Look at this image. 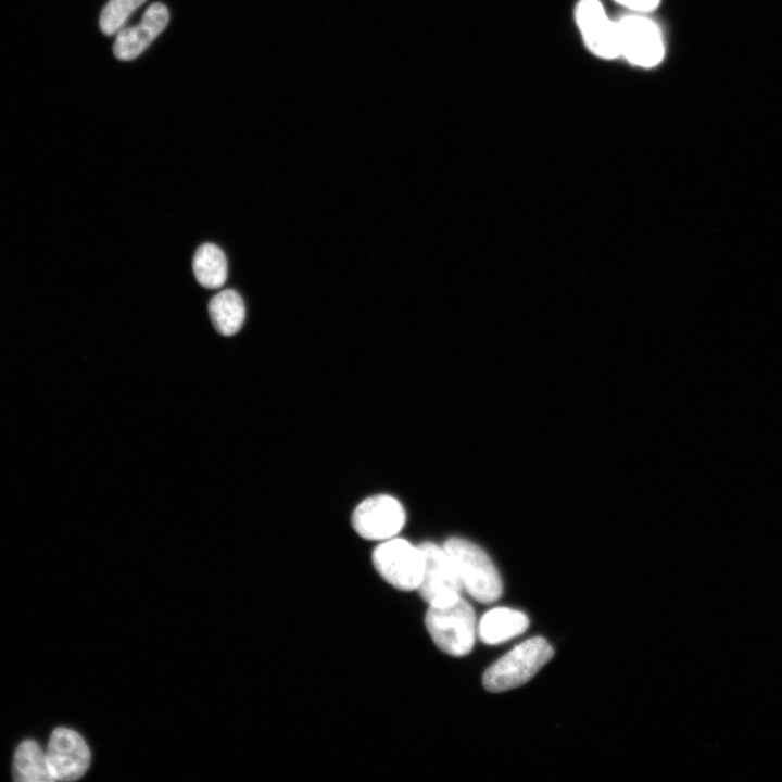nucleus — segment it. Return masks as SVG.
<instances>
[{"label":"nucleus","instance_id":"1","mask_svg":"<svg viewBox=\"0 0 782 782\" xmlns=\"http://www.w3.org/2000/svg\"><path fill=\"white\" fill-rule=\"evenodd\" d=\"M554 649L541 638L528 639L493 663L483 673L490 692H504L528 682L553 657Z\"/></svg>","mask_w":782,"mask_h":782},{"label":"nucleus","instance_id":"2","mask_svg":"<svg viewBox=\"0 0 782 782\" xmlns=\"http://www.w3.org/2000/svg\"><path fill=\"white\" fill-rule=\"evenodd\" d=\"M457 570L463 589L481 603H492L501 597L502 579L488 554L475 543L461 538L445 541Z\"/></svg>","mask_w":782,"mask_h":782},{"label":"nucleus","instance_id":"3","mask_svg":"<svg viewBox=\"0 0 782 782\" xmlns=\"http://www.w3.org/2000/svg\"><path fill=\"white\" fill-rule=\"evenodd\" d=\"M426 628L444 653L461 657L471 652L477 632L471 605L458 597L445 605H429L425 617Z\"/></svg>","mask_w":782,"mask_h":782},{"label":"nucleus","instance_id":"4","mask_svg":"<svg viewBox=\"0 0 782 782\" xmlns=\"http://www.w3.org/2000/svg\"><path fill=\"white\" fill-rule=\"evenodd\" d=\"M373 563L378 573L394 588L404 591L418 589L424 570L419 545L401 538L384 540L375 548Z\"/></svg>","mask_w":782,"mask_h":782},{"label":"nucleus","instance_id":"5","mask_svg":"<svg viewBox=\"0 0 782 782\" xmlns=\"http://www.w3.org/2000/svg\"><path fill=\"white\" fill-rule=\"evenodd\" d=\"M424 570L418 591L429 605H445L461 597L463 585L455 565L445 550L432 542L419 545Z\"/></svg>","mask_w":782,"mask_h":782},{"label":"nucleus","instance_id":"6","mask_svg":"<svg viewBox=\"0 0 782 782\" xmlns=\"http://www.w3.org/2000/svg\"><path fill=\"white\" fill-rule=\"evenodd\" d=\"M620 55L631 64L653 67L665 53L663 37L657 25L641 14L627 15L617 22Z\"/></svg>","mask_w":782,"mask_h":782},{"label":"nucleus","instance_id":"7","mask_svg":"<svg viewBox=\"0 0 782 782\" xmlns=\"http://www.w3.org/2000/svg\"><path fill=\"white\" fill-rule=\"evenodd\" d=\"M406 520L405 509L393 496L379 494L362 501L352 514V526L368 540L394 538Z\"/></svg>","mask_w":782,"mask_h":782},{"label":"nucleus","instance_id":"8","mask_svg":"<svg viewBox=\"0 0 782 782\" xmlns=\"http://www.w3.org/2000/svg\"><path fill=\"white\" fill-rule=\"evenodd\" d=\"M46 756L54 781L77 780L90 765V751L84 739L74 730L63 727L52 731Z\"/></svg>","mask_w":782,"mask_h":782},{"label":"nucleus","instance_id":"9","mask_svg":"<svg viewBox=\"0 0 782 782\" xmlns=\"http://www.w3.org/2000/svg\"><path fill=\"white\" fill-rule=\"evenodd\" d=\"M576 22L588 49L602 59L620 55L617 22L611 21L600 0H580Z\"/></svg>","mask_w":782,"mask_h":782},{"label":"nucleus","instance_id":"10","mask_svg":"<svg viewBox=\"0 0 782 782\" xmlns=\"http://www.w3.org/2000/svg\"><path fill=\"white\" fill-rule=\"evenodd\" d=\"M168 20L167 8L163 3H152L139 24L117 31L113 46L114 55L123 61L136 59L165 29Z\"/></svg>","mask_w":782,"mask_h":782},{"label":"nucleus","instance_id":"11","mask_svg":"<svg viewBox=\"0 0 782 782\" xmlns=\"http://www.w3.org/2000/svg\"><path fill=\"white\" fill-rule=\"evenodd\" d=\"M528 627L529 619L522 611L508 607H496L482 616L477 632L483 643L494 645L518 636Z\"/></svg>","mask_w":782,"mask_h":782},{"label":"nucleus","instance_id":"12","mask_svg":"<svg viewBox=\"0 0 782 782\" xmlns=\"http://www.w3.org/2000/svg\"><path fill=\"white\" fill-rule=\"evenodd\" d=\"M209 314L213 326L223 336L237 333L245 318L241 295L231 289L223 290L209 302Z\"/></svg>","mask_w":782,"mask_h":782},{"label":"nucleus","instance_id":"13","mask_svg":"<svg viewBox=\"0 0 782 782\" xmlns=\"http://www.w3.org/2000/svg\"><path fill=\"white\" fill-rule=\"evenodd\" d=\"M12 772L13 779L20 782L54 781L49 770L46 751L33 740H25L16 747Z\"/></svg>","mask_w":782,"mask_h":782},{"label":"nucleus","instance_id":"14","mask_svg":"<svg viewBox=\"0 0 782 782\" xmlns=\"http://www.w3.org/2000/svg\"><path fill=\"white\" fill-rule=\"evenodd\" d=\"M192 267L198 282L204 288L216 289L226 281V256L222 249L213 243H204L197 249Z\"/></svg>","mask_w":782,"mask_h":782},{"label":"nucleus","instance_id":"15","mask_svg":"<svg viewBox=\"0 0 782 782\" xmlns=\"http://www.w3.org/2000/svg\"><path fill=\"white\" fill-rule=\"evenodd\" d=\"M146 0H110L103 8L99 26L103 34L111 36L122 29L127 18Z\"/></svg>","mask_w":782,"mask_h":782},{"label":"nucleus","instance_id":"16","mask_svg":"<svg viewBox=\"0 0 782 782\" xmlns=\"http://www.w3.org/2000/svg\"><path fill=\"white\" fill-rule=\"evenodd\" d=\"M621 5L635 12H649L656 9L660 0H615Z\"/></svg>","mask_w":782,"mask_h":782}]
</instances>
